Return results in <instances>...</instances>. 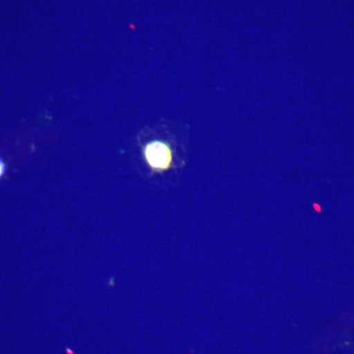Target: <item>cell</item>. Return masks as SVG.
Returning a JSON list of instances; mask_svg holds the SVG:
<instances>
[{"mask_svg": "<svg viewBox=\"0 0 354 354\" xmlns=\"http://www.w3.org/2000/svg\"><path fill=\"white\" fill-rule=\"evenodd\" d=\"M144 160L151 171L162 174L174 165V150L164 140H152L142 149Z\"/></svg>", "mask_w": 354, "mask_h": 354, "instance_id": "1", "label": "cell"}, {"mask_svg": "<svg viewBox=\"0 0 354 354\" xmlns=\"http://www.w3.org/2000/svg\"><path fill=\"white\" fill-rule=\"evenodd\" d=\"M6 172V165L4 162V160H2L1 157H0V179L4 176Z\"/></svg>", "mask_w": 354, "mask_h": 354, "instance_id": "2", "label": "cell"}]
</instances>
